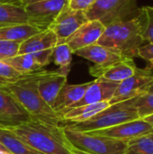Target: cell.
Masks as SVG:
<instances>
[{
    "label": "cell",
    "instance_id": "6da1fadb",
    "mask_svg": "<svg viewBox=\"0 0 153 154\" xmlns=\"http://www.w3.org/2000/svg\"><path fill=\"white\" fill-rule=\"evenodd\" d=\"M5 129L12 132L21 141L41 153L75 154L74 147L66 139L60 125L31 118Z\"/></svg>",
    "mask_w": 153,
    "mask_h": 154
},
{
    "label": "cell",
    "instance_id": "7a4b0ae2",
    "mask_svg": "<svg viewBox=\"0 0 153 154\" xmlns=\"http://www.w3.org/2000/svg\"><path fill=\"white\" fill-rule=\"evenodd\" d=\"M45 70L23 75L17 80L0 86V89L10 95L31 116L50 125H60L59 115L40 96L37 83Z\"/></svg>",
    "mask_w": 153,
    "mask_h": 154
},
{
    "label": "cell",
    "instance_id": "3957f363",
    "mask_svg": "<svg viewBox=\"0 0 153 154\" xmlns=\"http://www.w3.org/2000/svg\"><path fill=\"white\" fill-rule=\"evenodd\" d=\"M142 34L143 18L140 9L134 18L106 27L97 44L107 47L124 57L134 59L138 58L139 49L144 42Z\"/></svg>",
    "mask_w": 153,
    "mask_h": 154
},
{
    "label": "cell",
    "instance_id": "277c9868",
    "mask_svg": "<svg viewBox=\"0 0 153 154\" xmlns=\"http://www.w3.org/2000/svg\"><path fill=\"white\" fill-rule=\"evenodd\" d=\"M136 97L110 105L87 121L79 123H63V126L73 131L89 133L139 119L135 106Z\"/></svg>",
    "mask_w": 153,
    "mask_h": 154
},
{
    "label": "cell",
    "instance_id": "5b68a950",
    "mask_svg": "<svg viewBox=\"0 0 153 154\" xmlns=\"http://www.w3.org/2000/svg\"><path fill=\"white\" fill-rule=\"evenodd\" d=\"M62 132L69 143L84 154H125L127 142L70 130L65 126Z\"/></svg>",
    "mask_w": 153,
    "mask_h": 154
},
{
    "label": "cell",
    "instance_id": "8992f818",
    "mask_svg": "<svg viewBox=\"0 0 153 154\" xmlns=\"http://www.w3.org/2000/svg\"><path fill=\"white\" fill-rule=\"evenodd\" d=\"M137 0H96L85 11L88 21H99L106 27L138 15Z\"/></svg>",
    "mask_w": 153,
    "mask_h": 154
},
{
    "label": "cell",
    "instance_id": "52a82bcc",
    "mask_svg": "<svg viewBox=\"0 0 153 154\" xmlns=\"http://www.w3.org/2000/svg\"><path fill=\"white\" fill-rule=\"evenodd\" d=\"M57 37L50 29H46L20 43L18 54H32L44 68L50 63Z\"/></svg>",
    "mask_w": 153,
    "mask_h": 154
},
{
    "label": "cell",
    "instance_id": "ba28073f",
    "mask_svg": "<svg viewBox=\"0 0 153 154\" xmlns=\"http://www.w3.org/2000/svg\"><path fill=\"white\" fill-rule=\"evenodd\" d=\"M152 81L153 73L151 70L138 68L133 76L118 84L113 97L109 100L110 105L123 102L145 93Z\"/></svg>",
    "mask_w": 153,
    "mask_h": 154
},
{
    "label": "cell",
    "instance_id": "9c48e42d",
    "mask_svg": "<svg viewBox=\"0 0 153 154\" xmlns=\"http://www.w3.org/2000/svg\"><path fill=\"white\" fill-rule=\"evenodd\" d=\"M68 4L69 0H49L28 4L24 5L28 23L42 31L49 29L56 16Z\"/></svg>",
    "mask_w": 153,
    "mask_h": 154
},
{
    "label": "cell",
    "instance_id": "30bf717a",
    "mask_svg": "<svg viewBox=\"0 0 153 154\" xmlns=\"http://www.w3.org/2000/svg\"><path fill=\"white\" fill-rule=\"evenodd\" d=\"M87 21L85 11L73 10L68 4L59 13L49 29L55 33L58 45L65 43L68 38Z\"/></svg>",
    "mask_w": 153,
    "mask_h": 154
},
{
    "label": "cell",
    "instance_id": "8fae6325",
    "mask_svg": "<svg viewBox=\"0 0 153 154\" xmlns=\"http://www.w3.org/2000/svg\"><path fill=\"white\" fill-rule=\"evenodd\" d=\"M153 132V127L143 119H136L123 123L118 125H115L109 128L96 130L89 132L88 134L106 136L124 142H129L131 140L136 139L138 137L150 134Z\"/></svg>",
    "mask_w": 153,
    "mask_h": 154
},
{
    "label": "cell",
    "instance_id": "7c38bea8",
    "mask_svg": "<svg viewBox=\"0 0 153 154\" xmlns=\"http://www.w3.org/2000/svg\"><path fill=\"white\" fill-rule=\"evenodd\" d=\"M137 69L138 68L133 59L128 58L107 66L94 65L89 68V73L96 79L120 83L133 76L136 72Z\"/></svg>",
    "mask_w": 153,
    "mask_h": 154
},
{
    "label": "cell",
    "instance_id": "4fadbf2b",
    "mask_svg": "<svg viewBox=\"0 0 153 154\" xmlns=\"http://www.w3.org/2000/svg\"><path fill=\"white\" fill-rule=\"evenodd\" d=\"M105 30L106 26L99 21H87L68 38L66 43L74 53L78 50L97 43Z\"/></svg>",
    "mask_w": 153,
    "mask_h": 154
},
{
    "label": "cell",
    "instance_id": "5bb4252c",
    "mask_svg": "<svg viewBox=\"0 0 153 154\" xmlns=\"http://www.w3.org/2000/svg\"><path fill=\"white\" fill-rule=\"evenodd\" d=\"M30 119L28 113L10 95L0 89V127L14 126Z\"/></svg>",
    "mask_w": 153,
    "mask_h": 154
},
{
    "label": "cell",
    "instance_id": "9a60e30c",
    "mask_svg": "<svg viewBox=\"0 0 153 154\" xmlns=\"http://www.w3.org/2000/svg\"><path fill=\"white\" fill-rule=\"evenodd\" d=\"M119 83L116 82H112V81H107L102 79H96L95 80L92 81L91 85L87 88L86 90L83 97L71 106L70 107L65 109H70L73 107H78L85 105H90V104H96L104 101H109L113 96L114 93L118 87ZM63 110V111H65ZM62 112V111H61ZM60 112V113H61Z\"/></svg>",
    "mask_w": 153,
    "mask_h": 154
},
{
    "label": "cell",
    "instance_id": "2e32d148",
    "mask_svg": "<svg viewBox=\"0 0 153 154\" xmlns=\"http://www.w3.org/2000/svg\"><path fill=\"white\" fill-rule=\"evenodd\" d=\"M68 76L61 74L59 70H45L39 79L37 88L41 98L52 107V105L61 90L67 84Z\"/></svg>",
    "mask_w": 153,
    "mask_h": 154
},
{
    "label": "cell",
    "instance_id": "e0dca14e",
    "mask_svg": "<svg viewBox=\"0 0 153 154\" xmlns=\"http://www.w3.org/2000/svg\"><path fill=\"white\" fill-rule=\"evenodd\" d=\"M78 56L87 59L95 63L96 66H107L123 60L128 59L123 55L114 51L113 50L99 45L97 43L87 46L74 52ZM130 59V58H129Z\"/></svg>",
    "mask_w": 153,
    "mask_h": 154
},
{
    "label": "cell",
    "instance_id": "ac0fdd59",
    "mask_svg": "<svg viewBox=\"0 0 153 154\" xmlns=\"http://www.w3.org/2000/svg\"><path fill=\"white\" fill-rule=\"evenodd\" d=\"M91 83L92 81L78 85L66 84L58 94L52 105L53 110L59 115L61 111L70 107L77 102H78L83 97L86 90L91 85Z\"/></svg>",
    "mask_w": 153,
    "mask_h": 154
},
{
    "label": "cell",
    "instance_id": "d6986e66",
    "mask_svg": "<svg viewBox=\"0 0 153 154\" xmlns=\"http://www.w3.org/2000/svg\"><path fill=\"white\" fill-rule=\"evenodd\" d=\"M110 106L109 101L73 107L59 114L60 123H79L87 121Z\"/></svg>",
    "mask_w": 153,
    "mask_h": 154
},
{
    "label": "cell",
    "instance_id": "ffe728a7",
    "mask_svg": "<svg viewBox=\"0 0 153 154\" xmlns=\"http://www.w3.org/2000/svg\"><path fill=\"white\" fill-rule=\"evenodd\" d=\"M41 31L42 30L29 23L10 25L0 28V40L21 43Z\"/></svg>",
    "mask_w": 153,
    "mask_h": 154
},
{
    "label": "cell",
    "instance_id": "44dd1931",
    "mask_svg": "<svg viewBox=\"0 0 153 154\" xmlns=\"http://www.w3.org/2000/svg\"><path fill=\"white\" fill-rule=\"evenodd\" d=\"M28 16L24 6L0 4V28L28 23Z\"/></svg>",
    "mask_w": 153,
    "mask_h": 154
},
{
    "label": "cell",
    "instance_id": "7402d4cb",
    "mask_svg": "<svg viewBox=\"0 0 153 154\" xmlns=\"http://www.w3.org/2000/svg\"><path fill=\"white\" fill-rule=\"evenodd\" d=\"M0 143L12 154H43L21 141L12 132L0 127Z\"/></svg>",
    "mask_w": 153,
    "mask_h": 154
},
{
    "label": "cell",
    "instance_id": "603a6c76",
    "mask_svg": "<svg viewBox=\"0 0 153 154\" xmlns=\"http://www.w3.org/2000/svg\"><path fill=\"white\" fill-rule=\"evenodd\" d=\"M4 61L22 74L33 73L42 69V67L39 64L35 58L29 53L17 54L12 58L5 60Z\"/></svg>",
    "mask_w": 153,
    "mask_h": 154
},
{
    "label": "cell",
    "instance_id": "cb8c5ba5",
    "mask_svg": "<svg viewBox=\"0 0 153 154\" xmlns=\"http://www.w3.org/2000/svg\"><path fill=\"white\" fill-rule=\"evenodd\" d=\"M72 54L73 52L71 51L70 48L68 46L66 42L58 44L54 48L52 58H53L54 63L60 67L58 70L63 75L68 76L70 70Z\"/></svg>",
    "mask_w": 153,
    "mask_h": 154
},
{
    "label": "cell",
    "instance_id": "d4e9b609",
    "mask_svg": "<svg viewBox=\"0 0 153 154\" xmlns=\"http://www.w3.org/2000/svg\"><path fill=\"white\" fill-rule=\"evenodd\" d=\"M125 154H153V141L150 134L127 142Z\"/></svg>",
    "mask_w": 153,
    "mask_h": 154
},
{
    "label": "cell",
    "instance_id": "484cf974",
    "mask_svg": "<svg viewBox=\"0 0 153 154\" xmlns=\"http://www.w3.org/2000/svg\"><path fill=\"white\" fill-rule=\"evenodd\" d=\"M135 106L139 118L143 119L153 114V94L142 93L136 97Z\"/></svg>",
    "mask_w": 153,
    "mask_h": 154
},
{
    "label": "cell",
    "instance_id": "4316f807",
    "mask_svg": "<svg viewBox=\"0 0 153 154\" xmlns=\"http://www.w3.org/2000/svg\"><path fill=\"white\" fill-rule=\"evenodd\" d=\"M141 12L143 18V41L153 43V6H143Z\"/></svg>",
    "mask_w": 153,
    "mask_h": 154
},
{
    "label": "cell",
    "instance_id": "83f0119b",
    "mask_svg": "<svg viewBox=\"0 0 153 154\" xmlns=\"http://www.w3.org/2000/svg\"><path fill=\"white\" fill-rule=\"evenodd\" d=\"M20 42L0 40V60L12 58L18 54Z\"/></svg>",
    "mask_w": 153,
    "mask_h": 154
},
{
    "label": "cell",
    "instance_id": "f1b7e54d",
    "mask_svg": "<svg viewBox=\"0 0 153 154\" xmlns=\"http://www.w3.org/2000/svg\"><path fill=\"white\" fill-rule=\"evenodd\" d=\"M23 75L25 74L20 73L4 60H0V78L8 81H14L22 78Z\"/></svg>",
    "mask_w": 153,
    "mask_h": 154
},
{
    "label": "cell",
    "instance_id": "f546056e",
    "mask_svg": "<svg viewBox=\"0 0 153 154\" xmlns=\"http://www.w3.org/2000/svg\"><path fill=\"white\" fill-rule=\"evenodd\" d=\"M138 58L144 60L147 62L145 69L153 70V43H147L139 49Z\"/></svg>",
    "mask_w": 153,
    "mask_h": 154
},
{
    "label": "cell",
    "instance_id": "4dcf8cb0",
    "mask_svg": "<svg viewBox=\"0 0 153 154\" xmlns=\"http://www.w3.org/2000/svg\"><path fill=\"white\" fill-rule=\"evenodd\" d=\"M96 0H69V6L73 10H81L86 11L87 10Z\"/></svg>",
    "mask_w": 153,
    "mask_h": 154
},
{
    "label": "cell",
    "instance_id": "1f68e13d",
    "mask_svg": "<svg viewBox=\"0 0 153 154\" xmlns=\"http://www.w3.org/2000/svg\"><path fill=\"white\" fill-rule=\"evenodd\" d=\"M0 4H9L18 6H23V0H0Z\"/></svg>",
    "mask_w": 153,
    "mask_h": 154
},
{
    "label": "cell",
    "instance_id": "d6a6232c",
    "mask_svg": "<svg viewBox=\"0 0 153 154\" xmlns=\"http://www.w3.org/2000/svg\"><path fill=\"white\" fill-rule=\"evenodd\" d=\"M143 120H145L147 123H149V124L153 127V114L152 115H151V116H146L145 118H143Z\"/></svg>",
    "mask_w": 153,
    "mask_h": 154
},
{
    "label": "cell",
    "instance_id": "836d02e7",
    "mask_svg": "<svg viewBox=\"0 0 153 154\" xmlns=\"http://www.w3.org/2000/svg\"><path fill=\"white\" fill-rule=\"evenodd\" d=\"M44 1H49V0H27L24 3V5H28V4H32V3H37V2H44Z\"/></svg>",
    "mask_w": 153,
    "mask_h": 154
},
{
    "label": "cell",
    "instance_id": "e575fe53",
    "mask_svg": "<svg viewBox=\"0 0 153 154\" xmlns=\"http://www.w3.org/2000/svg\"><path fill=\"white\" fill-rule=\"evenodd\" d=\"M146 92H147V93H151V94H153V81H152V83L150 85V87L147 88Z\"/></svg>",
    "mask_w": 153,
    "mask_h": 154
},
{
    "label": "cell",
    "instance_id": "d590c367",
    "mask_svg": "<svg viewBox=\"0 0 153 154\" xmlns=\"http://www.w3.org/2000/svg\"><path fill=\"white\" fill-rule=\"evenodd\" d=\"M7 82H11V81H8V80H6V79H4L0 78V86L5 85V84H6Z\"/></svg>",
    "mask_w": 153,
    "mask_h": 154
},
{
    "label": "cell",
    "instance_id": "8d00e7d4",
    "mask_svg": "<svg viewBox=\"0 0 153 154\" xmlns=\"http://www.w3.org/2000/svg\"><path fill=\"white\" fill-rule=\"evenodd\" d=\"M0 154H12V153H10L9 152H6V151H3V150H0Z\"/></svg>",
    "mask_w": 153,
    "mask_h": 154
},
{
    "label": "cell",
    "instance_id": "74e56055",
    "mask_svg": "<svg viewBox=\"0 0 153 154\" xmlns=\"http://www.w3.org/2000/svg\"><path fill=\"white\" fill-rule=\"evenodd\" d=\"M0 150H3V151H6V152H8V151H7V150H6L5 147H4V145H3L1 143H0Z\"/></svg>",
    "mask_w": 153,
    "mask_h": 154
},
{
    "label": "cell",
    "instance_id": "f35d334b",
    "mask_svg": "<svg viewBox=\"0 0 153 154\" xmlns=\"http://www.w3.org/2000/svg\"><path fill=\"white\" fill-rule=\"evenodd\" d=\"M150 136H151V138L152 139V141H153V132L151 133V134H150Z\"/></svg>",
    "mask_w": 153,
    "mask_h": 154
},
{
    "label": "cell",
    "instance_id": "ab89813d",
    "mask_svg": "<svg viewBox=\"0 0 153 154\" xmlns=\"http://www.w3.org/2000/svg\"><path fill=\"white\" fill-rule=\"evenodd\" d=\"M26 1H27V0H23V6H24V3H25Z\"/></svg>",
    "mask_w": 153,
    "mask_h": 154
},
{
    "label": "cell",
    "instance_id": "60d3db41",
    "mask_svg": "<svg viewBox=\"0 0 153 154\" xmlns=\"http://www.w3.org/2000/svg\"></svg>",
    "mask_w": 153,
    "mask_h": 154
}]
</instances>
